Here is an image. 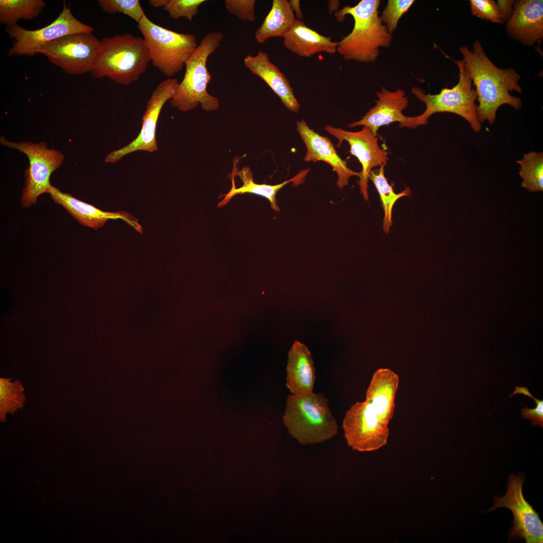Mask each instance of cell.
Returning a JSON list of instances; mask_svg holds the SVG:
<instances>
[{
	"label": "cell",
	"mask_w": 543,
	"mask_h": 543,
	"mask_svg": "<svg viewBox=\"0 0 543 543\" xmlns=\"http://www.w3.org/2000/svg\"><path fill=\"white\" fill-rule=\"evenodd\" d=\"M459 51L477 93V113L480 123L487 121L490 124L494 123L497 111L503 105H508L516 111L522 108V100L510 94L513 90L522 92L519 84L520 76L514 69L498 68L478 40L471 49L464 45Z\"/></svg>",
	"instance_id": "obj_1"
},
{
	"label": "cell",
	"mask_w": 543,
	"mask_h": 543,
	"mask_svg": "<svg viewBox=\"0 0 543 543\" xmlns=\"http://www.w3.org/2000/svg\"><path fill=\"white\" fill-rule=\"evenodd\" d=\"M380 0H361L354 6H346L334 13L337 21L346 15L354 20L351 32L338 42L336 51L346 60L368 63L375 61L381 47H389L392 36L379 15Z\"/></svg>",
	"instance_id": "obj_2"
},
{
	"label": "cell",
	"mask_w": 543,
	"mask_h": 543,
	"mask_svg": "<svg viewBox=\"0 0 543 543\" xmlns=\"http://www.w3.org/2000/svg\"><path fill=\"white\" fill-rule=\"evenodd\" d=\"M283 419L290 434L303 445L323 442L338 433L328 399L322 393L289 395Z\"/></svg>",
	"instance_id": "obj_3"
},
{
	"label": "cell",
	"mask_w": 543,
	"mask_h": 543,
	"mask_svg": "<svg viewBox=\"0 0 543 543\" xmlns=\"http://www.w3.org/2000/svg\"><path fill=\"white\" fill-rule=\"evenodd\" d=\"M150 61L143 38L130 34L117 35L101 41L97 61L91 73L95 78L108 77L116 83L128 85L145 72Z\"/></svg>",
	"instance_id": "obj_4"
},
{
	"label": "cell",
	"mask_w": 543,
	"mask_h": 543,
	"mask_svg": "<svg viewBox=\"0 0 543 543\" xmlns=\"http://www.w3.org/2000/svg\"><path fill=\"white\" fill-rule=\"evenodd\" d=\"M223 35L219 31L207 34L185 62L186 71L179 83L171 106L182 112H188L199 104L206 111H216L219 107L218 99L207 91L212 79L207 67L209 56L220 46Z\"/></svg>",
	"instance_id": "obj_5"
},
{
	"label": "cell",
	"mask_w": 543,
	"mask_h": 543,
	"mask_svg": "<svg viewBox=\"0 0 543 543\" xmlns=\"http://www.w3.org/2000/svg\"><path fill=\"white\" fill-rule=\"evenodd\" d=\"M454 61L459 68V74L458 83L452 88H443L439 94L434 95L426 94L419 87L411 88V93L425 104L426 108L421 115L410 117L405 127L415 128L426 124L433 114L447 112L464 118L475 132L481 130L482 123L477 113V95L474 86L472 87L470 72L463 59Z\"/></svg>",
	"instance_id": "obj_6"
},
{
	"label": "cell",
	"mask_w": 543,
	"mask_h": 543,
	"mask_svg": "<svg viewBox=\"0 0 543 543\" xmlns=\"http://www.w3.org/2000/svg\"><path fill=\"white\" fill-rule=\"evenodd\" d=\"M137 27L146 43L152 65L168 77L183 69L198 45L194 35L167 29L154 23L145 14Z\"/></svg>",
	"instance_id": "obj_7"
},
{
	"label": "cell",
	"mask_w": 543,
	"mask_h": 543,
	"mask_svg": "<svg viewBox=\"0 0 543 543\" xmlns=\"http://www.w3.org/2000/svg\"><path fill=\"white\" fill-rule=\"evenodd\" d=\"M0 143L24 153L29 159V166L25 171V183L21 199L22 206L29 208L37 202L40 195L48 193L51 186L50 176L63 163L64 155L57 150L49 149L44 142H16L2 136Z\"/></svg>",
	"instance_id": "obj_8"
},
{
	"label": "cell",
	"mask_w": 543,
	"mask_h": 543,
	"mask_svg": "<svg viewBox=\"0 0 543 543\" xmlns=\"http://www.w3.org/2000/svg\"><path fill=\"white\" fill-rule=\"evenodd\" d=\"M100 45L93 32L76 33L48 43L38 53L69 74H83L95 67Z\"/></svg>",
	"instance_id": "obj_9"
},
{
	"label": "cell",
	"mask_w": 543,
	"mask_h": 543,
	"mask_svg": "<svg viewBox=\"0 0 543 543\" xmlns=\"http://www.w3.org/2000/svg\"><path fill=\"white\" fill-rule=\"evenodd\" d=\"M7 32L13 39L8 55H34L45 45L62 37L80 32H93L94 28L78 21L64 2L58 17L46 26L30 30L16 25L7 27Z\"/></svg>",
	"instance_id": "obj_10"
},
{
	"label": "cell",
	"mask_w": 543,
	"mask_h": 543,
	"mask_svg": "<svg viewBox=\"0 0 543 543\" xmlns=\"http://www.w3.org/2000/svg\"><path fill=\"white\" fill-rule=\"evenodd\" d=\"M525 478L524 473L517 476L512 474L508 478L507 492L503 497L493 498L494 506L483 512L493 511L504 507L509 509L514 517L513 526L509 532V540H523L526 543H542L543 523L538 514L525 499L522 485Z\"/></svg>",
	"instance_id": "obj_11"
},
{
	"label": "cell",
	"mask_w": 543,
	"mask_h": 543,
	"mask_svg": "<svg viewBox=\"0 0 543 543\" xmlns=\"http://www.w3.org/2000/svg\"><path fill=\"white\" fill-rule=\"evenodd\" d=\"M368 400L358 402L347 411L342 427L347 445L353 450L371 451L384 445L389 430Z\"/></svg>",
	"instance_id": "obj_12"
},
{
	"label": "cell",
	"mask_w": 543,
	"mask_h": 543,
	"mask_svg": "<svg viewBox=\"0 0 543 543\" xmlns=\"http://www.w3.org/2000/svg\"><path fill=\"white\" fill-rule=\"evenodd\" d=\"M179 83L176 78H168L156 87L147 102L139 135L126 146L108 154L105 162L115 163L125 155L138 150L149 152L157 150L156 129L158 117L165 103L175 96Z\"/></svg>",
	"instance_id": "obj_13"
},
{
	"label": "cell",
	"mask_w": 543,
	"mask_h": 543,
	"mask_svg": "<svg viewBox=\"0 0 543 543\" xmlns=\"http://www.w3.org/2000/svg\"><path fill=\"white\" fill-rule=\"evenodd\" d=\"M324 129L338 140L336 145L340 147L343 141L350 145L349 152L355 156L362 166L359 172L360 193L366 201H369L368 192L369 173L374 167L381 165H387L389 160L388 152L378 144V138L367 126L357 132H351L327 125Z\"/></svg>",
	"instance_id": "obj_14"
},
{
	"label": "cell",
	"mask_w": 543,
	"mask_h": 543,
	"mask_svg": "<svg viewBox=\"0 0 543 543\" xmlns=\"http://www.w3.org/2000/svg\"><path fill=\"white\" fill-rule=\"evenodd\" d=\"M377 96L378 99L375 101V106L371 108L360 120L350 123L348 127L367 126L377 136L380 127L395 122L400 123V128L405 127L410 118L402 113L409 103L405 91L398 88L391 92L382 86L381 92H377Z\"/></svg>",
	"instance_id": "obj_15"
},
{
	"label": "cell",
	"mask_w": 543,
	"mask_h": 543,
	"mask_svg": "<svg viewBox=\"0 0 543 543\" xmlns=\"http://www.w3.org/2000/svg\"><path fill=\"white\" fill-rule=\"evenodd\" d=\"M508 35L525 46H540L543 38L542 0L515 1L512 14L506 21Z\"/></svg>",
	"instance_id": "obj_16"
},
{
	"label": "cell",
	"mask_w": 543,
	"mask_h": 543,
	"mask_svg": "<svg viewBox=\"0 0 543 543\" xmlns=\"http://www.w3.org/2000/svg\"><path fill=\"white\" fill-rule=\"evenodd\" d=\"M297 130L306 147L304 157L306 162L323 161L329 165L338 175L337 187L341 189L347 185L349 178L359 176V172L354 171L347 165L346 161L338 154L331 140L310 128L304 120L297 121Z\"/></svg>",
	"instance_id": "obj_17"
},
{
	"label": "cell",
	"mask_w": 543,
	"mask_h": 543,
	"mask_svg": "<svg viewBox=\"0 0 543 543\" xmlns=\"http://www.w3.org/2000/svg\"><path fill=\"white\" fill-rule=\"evenodd\" d=\"M54 202L63 207L67 211L82 225L97 229L102 227L109 219H121L140 233L143 228L138 220L128 213L121 211H103L92 205L64 193L51 185L48 192Z\"/></svg>",
	"instance_id": "obj_18"
},
{
	"label": "cell",
	"mask_w": 543,
	"mask_h": 543,
	"mask_svg": "<svg viewBox=\"0 0 543 543\" xmlns=\"http://www.w3.org/2000/svg\"><path fill=\"white\" fill-rule=\"evenodd\" d=\"M244 64L253 74L267 83L286 108L294 113L299 111L300 106L289 81L270 61L267 53L260 50L255 56L248 54L244 58Z\"/></svg>",
	"instance_id": "obj_19"
},
{
	"label": "cell",
	"mask_w": 543,
	"mask_h": 543,
	"mask_svg": "<svg viewBox=\"0 0 543 543\" xmlns=\"http://www.w3.org/2000/svg\"><path fill=\"white\" fill-rule=\"evenodd\" d=\"M283 38L288 50L303 57L320 52L334 54L338 45V42L332 41L331 38L320 34L297 19Z\"/></svg>",
	"instance_id": "obj_20"
},
{
	"label": "cell",
	"mask_w": 543,
	"mask_h": 543,
	"mask_svg": "<svg viewBox=\"0 0 543 543\" xmlns=\"http://www.w3.org/2000/svg\"><path fill=\"white\" fill-rule=\"evenodd\" d=\"M286 386L293 394L313 392L314 362L307 347L296 340L289 351Z\"/></svg>",
	"instance_id": "obj_21"
},
{
	"label": "cell",
	"mask_w": 543,
	"mask_h": 543,
	"mask_svg": "<svg viewBox=\"0 0 543 543\" xmlns=\"http://www.w3.org/2000/svg\"><path fill=\"white\" fill-rule=\"evenodd\" d=\"M309 170H302L292 178L286 180L276 185H269L265 184H258L254 182L253 174L248 166L243 167L240 170L233 171L231 178L232 188L226 195L224 199L220 202L217 206L221 207L225 206L234 196L245 193L253 194L264 197L268 199L270 203L271 208L276 211H279L280 208L277 204L276 195L278 192L285 185L291 182L301 183Z\"/></svg>",
	"instance_id": "obj_22"
},
{
	"label": "cell",
	"mask_w": 543,
	"mask_h": 543,
	"mask_svg": "<svg viewBox=\"0 0 543 543\" xmlns=\"http://www.w3.org/2000/svg\"><path fill=\"white\" fill-rule=\"evenodd\" d=\"M296 20L289 1L273 0L270 11L255 32V38L260 43L273 37L283 38Z\"/></svg>",
	"instance_id": "obj_23"
},
{
	"label": "cell",
	"mask_w": 543,
	"mask_h": 543,
	"mask_svg": "<svg viewBox=\"0 0 543 543\" xmlns=\"http://www.w3.org/2000/svg\"><path fill=\"white\" fill-rule=\"evenodd\" d=\"M394 373L391 372L389 379H380L375 374L367 393V400L372 405L380 420L387 425L392 410L393 392L394 391L396 376L391 379Z\"/></svg>",
	"instance_id": "obj_24"
},
{
	"label": "cell",
	"mask_w": 543,
	"mask_h": 543,
	"mask_svg": "<svg viewBox=\"0 0 543 543\" xmlns=\"http://www.w3.org/2000/svg\"><path fill=\"white\" fill-rule=\"evenodd\" d=\"M45 7L42 0H1L0 23L10 27L21 19L32 20Z\"/></svg>",
	"instance_id": "obj_25"
},
{
	"label": "cell",
	"mask_w": 543,
	"mask_h": 543,
	"mask_svg": "<svg viewBox=\"0 0 543 543\" xmlns=\"http://www.w3.org/2000/svg\"><path fill=\"white\" fill-rule=\"evenodd\" d=\"M384 167V165H381L378 169L371 170L369 178L374 183L379 194L384 212L383 230L388 233L393 225L392 214L395 203L402 197L410 196L411 191L409 188H407L399 194L394 193L385 176Z\"/></svg>",
	"instance_id": "obj_26"
},
{
	"label": "cell",
	"mask_w": 543,
	"mask_h": 543,
	"mask_svg": "<svg viewBox=\"0 0 543 543\" xmlns=\"http://www.w3.org/2000/svg\"><path fill=\"white\" fill-rule=\"evenodd\" d=\"M516 162L519 165L521 186L530 193L543 191V152L531 151Z\"/></svg>",
	"instance_id": "obj_27"
},
{
	"label": "cell",
	"mask_w": 543,
	"mask_h": 543,
	"mask_svg": "<svg viewBox=\"0 0 543 543\" xmlns=\"http://www.w3.org/2000/svg\"><path fill=\"white\" fill-rule=\"evenodd\" d=\"M11 378H0V420L6 421V414L14 413L21 409L26 400L24 387L19 380L11 382Z\"/></svg>",
	"instance_id": "obj_28"
},
{
	"label": "cell",
	"mask_w": 543,
	"mask_h": 543,
	"mask_svg": "<svg viewBox=\"0 0 543 543\" xmlns=\"http://www.w3.org/2000/svg\"><path fill=\"white\" fill-rule=\"evenodd\" d=\"M98 3L104 11L123 13L138 23L145 14L138 0H99Z\"/></svg>",
	"instance_id": "obj_29"
},
{
	"label": "cell",
	"mask_w": 543,
	"mask_h": 543,
	"mask_svg": "<svg viewBox=\"0 0 543 543\" xmlns=\"http://www.w3.org/2000/svg\"><path fill=\"white\" fill-rule=\"evenodd\" d=\"M414 2V0L388 1L380 18L390 34L392 35L396 31L399 20Z\"/></svg>",
	"instance_id": "obj_30"
},
{
	"label": "cell",
	"mask_w": 543,
	"mask_h": 543,
	"mask_svg": "<svg viewBox=\"0 0 543 543\" xmlns=\"http://www.w3.org/2000/svg\"><path fill=\"white\" fill-rule=\"evenodd\" d=\"M205 0H166L163 7L174 19L185 18L191 21L198 14L199 7Z\"/></svg>",
	"instance_id": "obj_31"
},
{
	"label": "cell",
	"mask_w": 543,
	"mask_h": 543,
	"mask_svg": "<svg viewBox=\"0 0 543 543\" xmlns=\"http://www.w3.org/2000/svg\"><path fill=\"white\" fill-rule=\"evenodd\" d=\"M472 14L493 23L503 24L496 4L493 0H470Z\"/></svg>",
	"instance_id": "obj_32"
},
{
	"label": "cell",
	"mask_w": 543,
	"mask_h": 543,
	"mask_svg": "<svg viewBox=\"0 0 543 543\" xmlns=\"http://www.w3.org/2000/svg\"><path fill=\"white\" fill-rule=\"evenodd\" d=\"M514 392L509 397H511L516 394H523L526 396L531 398L536 403L535 408L529 409L525 407L521 409V415L524 419L531 420V425H539L543 427V400H538L535 398L528 391L527 387L515 386Z\"/></svg>",
	"instance_id": "obj_33"
},
{
	"label": "cell",
	"mask_w": 543,
	"mask_h": 543,
	"mask_svg": "<svg viewBox=\"0 0 543 543\" xmlns=\"http://www.w3.org/2000/svg\"><path fill=\"white\" fill-rule=\"evenodd\" d=\"M255 0H226L225 5L227 11L244 21H255Z\"/></svg>",
	"instance_id": "obj_34"
},
{
	"label": "cell",
	"mask_w": 543,
	"mask_h": 543,
	"mask_svg": "<svg viewBox=\"0 0 543 543\" xmlns=\"http://www.w3.org/2000/svg\"><path fill=\"white\" fill-rule=\"evenodd\" d=\"M515 1L498 0L496 2L503 24L511 17Z\"/></svg>",
	"instance_id": "obj_35"
},
{
	"label": "cell",
	"mask_w": 543,
	"mask_h": 543,
	"mask_svg": "<svg viewBox=\"0 0 543 543\" xmlns=\"http://www.w3.org/2000/svg\"><path fill=\"white\" fill-rule=\"evenodd\" d=\"M293 12L295 13L297 19L301 20L303 18V14L300 6V1L291 0L289 1Z\"/></svg>",
	"instance_id": "obj_36"
},
{
	"label": "cell",
	"mask_w": 543,
	"mask_h": 543,
	"mask_svg": "<svg viewBox=\"0 0 543 543\" xmlns=\"http://www.w3.org/2000/svg\"><path fill=\"white\" fill-rule=\"evenodd\" d=\"M327 4H328V8L329 13H330V15L332 14V13H333L334 11L336 12L338 10V7L340 6V3H339V1H337V0L331 1L330 0V1H327Z\"/></svg>",
	"instance_id": "obj_37"
},
{
	"label": "cell",
	"mask_w": 543,
	"mask_h": 543,
	"mask_svg": "<svg viewBox=\"0 0 543 543\" xmlns=\"http://www.w3.org/2000/svg\"><path fill=\"white\" fill-rule=\"evenodd\" d=\"M166 0H150L149 4L154 8L163 7Z\"/></svg>",
	"instance_id": "obj_38"
}]
</instances>
